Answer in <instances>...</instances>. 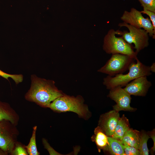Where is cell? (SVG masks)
Returning <instances> with one entry per match:
<instances>
[{
	"label": "cell",
	"instance_id": "cell-1",
	"mask_svg": "<svg viewBox=\"0 0 155 155\" xmlns=\"http://www.w3.org/2000/svg\"><path fill=\"white\" fill-rule=\"evenodd\" d=\"M30 87L25 95V99L43 108H49L51 102L65 94L59 90L53 80L31 76Z\"/></svg>",
	"mask_w": 155,
	"mask_h": 155
},
{
	"label": "cell",
	"instance_id": "cell-2",
	"mask_svg": "<svg viewBox=\"0 0 155 155\" xmlns=\"http://www.w3.org/2000/svg\"><path fill=\"white\" fill-rule=\"evenodd\" d=\"M136 62H133L130 65L129 72L126 74H119L114 76L107 75L103 79V84L108 89L115 87L125 86L133 80L142 76H149L152 74L150 66L142 63L138 59Z\"/></svg>",
	"mask_w": 155,
	"mask_h": 155
},
{
	"label": "cell",
	"instance_id": "cell-3",
	"mask_svg": "<svg viewBox=\"0 0 155 155\" xmlns=\"http://www.w3.org/2000/svg\"><path fill=\"white\" fill-rule=\"evenodd\" d=\"M84 100L81 96L75 97L64 94L53 100L49 108L56 112H73L80 117L87 119L89 111L87 105L84 103Z\"/></svg>",
	"mask_w": 155,
	"mask_h": 155
},
{
	"label": "cell",
	"instance_id": "cell-4",
	"mask_svg": "<svg viewBox=\"0 0 155 155\" xmlns=\"http://www.w3.org/2000/svg\"><path fill=\"white\" fill-rule=\"evenodd\" d=\"M118 30L110 29L104 37L103 49L108 54H121L127 55L136 59L137 53L134 50V48L126 42L122 37H116L118 34Z\"/></svg>",
	"mask_w": 155,
	"mask_h": 155
},
{
	"label": "cell",
	"instance_id": "cell-5",
	"mask_svg": "<svg viewBox=\"0 0 155 155\" xmlns=\"http://www.w3.org/2000/svg\"><path fill=\"white\" fill-rule=\"evenodd\" d=\"M118 26L120 27H125L128 29L129 32L119 30L118 34L122 35V38L128 43L134 44L133 48L137 53L148 46L149 34L144 29L134 27L124 22L119 24Z\"/></svg>",
	"mask_w": 155,
	"mask_h": 155
},
{
	"label": "cell",
	"instance_id": "cell-6",
	"mask_svg": "<svg viewBox=\"0 0 155 155\" xmlns=\"http://www.w3.org/2000/svg\"><path fill=\"white\" fill-rule=\"evenodd\" d=\"M136 60L129 56L121 54H112L105 64L98 71L111 76L123 73L128 69L131 64Z\"/></svg>",
	"mask_w": 155,
	"mask_h": 155
},
{
	"label": "cell",
	"instance_id": "cell-7",
	"mask_svg": "<svg viewBox=\"0 0 155 155\" xmlns=\"http://www.w3.org/2000/svg\"><path fill=\"white\" fill-rule=\"evenodd\" d=\"M19 134L16 125L10 121H0V149L7 155L12 151Z\"/></svg>",
	"mask_w": 155,
	"mask_h": 155
},
{
	"label": "cell",
	"instance_id": "cell-8",
	"mask_svg": "<svg viewBox=\"0 0 155 155\" xmlns=\"http://www.w3.org/2000/svg\"><path fill=\"white\" fill-rule=\"evenodd\" d=\"M142 13L140 11L132 8L129 11H124L121 19L123 22L134 27L143 28L148 32L150 36L155 39V32L150 18H145Z\"/></svg>",
	"mask_w": 155,
	"mask_h": 155
},
{
	"label": "cell",
	"instance_id": "cell-9",
	"mask_svg": "<svg viewBox=\"0 0 155 155\" xmlns=\"http://www.w3.org/2000/svg\"><path fill=\"white\" fill-rule=\"evenodd\" d=\"M110 90L108 96L116 103L113 106L114 110L119 112L122 110L132 111L134 110L130 105L131 95L122 87L117 86Z\"/></svg>",
	"mask_w": 155,
	"mask_h": 155
},
{
	"label": "cell",
	"instance_id": "cell-10",
	"mask_svg": "<svg viewBox=\"0 0 155 155\" xmlns=\"http://www.w3.org/2000/svg\"><path fill=\"white\" fill-rule=\"evenodd\" d=\"M152 84L148 81L147 76L137 78L127 84L124 90L130 95L145 96Z\"/></svg>",
	"mask_w": 155,
	"mask_h": 155
},
{
	"label": "cell",
	"instance_id": "cell-11",
	"mask_svg": "<svg viewBox=\"0 0 155 155\" xmlns=\"http://www.w3.org/2000/svg\"><path fill=\"white\" fill-rule=\"evenodd\" d=\"M120 118L119 115L115 110L102 115L99 121V126L108 136L111 137L114 132Z\"/></svg>",
	"mask_w": 155,
	"mask_h": 155
},
{
	"label": "cell",
	"instance_id": "cell-12",
	"mask_svg": "<svg viewBox=\"0 0 155 155\" xmlns=\"http://www.w3.org/2000/svg\"><path fill=\"white\" fill-rule=\"evenodd\" d=\"M19 119L18 114L8 103L0 101V121L8 120L17 126Z\"/></svg>",
	"mask_w": 155,
	"mask_h": 155
},
{
	"label": "cell",
	"instance_id": "cell-13",
	"mask_svg": "<svg viewBox=\"0 0 155 155\" xmlns=\"http://www.w3.org/2000/svg\"><path fill=\"white\" fill-rule=\"evenodd\" d=\"M140 133L138 131L129 129L121 140L123 145H127L138 149Z\"/></svg>",
	"mask_w": 155,
	"mask_h": 155
},
{
	"label": "cell",
	"instance_id": "cell-14",
	"mask_svg": "<svg viewBox=\"0 0 155 155\" xmlns=\"http://www.w3.org/2000/svg\"><path fill=\"white\" fill-rule=\"evenodd\" d=\"M130 129L128 119L123 115L120 117L115 127L112 137L121 140L126 132Z\"/></svg>",
	"mask_w": 155,
	"mask_h": 155
},
{
	"label": "cell",
	"instance_id": "cell-15",
	"mask_svg": "<svg viewBox=\"0 0 155 155\" xmlns=\"http://www.w3.org/2000/svg\"><path fill=\"white\" fill-rule=\"evenodd\" d=\"M91 139L95 142L99 149L106 150L108 144V136L99 126L95 129L94 135Z\"/></svg>",
	"mask_w": 155,
	"mask_h": 155
},
{
	"label": "cell",
	"instance_id": "cell-16",
	"mask_svg": "<svg viewBox=\"0 0 155 155\" xmlns=\"http://www.w3.org/2000/svg\"><path fill=\"white\" fill-rule=\"evenodd\" d=\"M108 144L106 150L112 155H125L123 145L120 140L110 136H108Z\"/></svg>",
	"mask_w": 155,
	"mask_h": 155
},
{
	"label": "cell",
	"instance_id": "cell-17",
	"mask_svg": "<svg viewBox=\"0 0 155 155\" xmlns=\"http://www.w3.org/2000/svg\"><path fill=\"white\" fill-rule=\"evenodd\" d=\"M37 126H35L33 128L32 134L29 142L26 146L27 152L29 155H39L40 153L38 152L36 146V132Z\"/></svg>",
	"mask_w": 155,
	"mask_h": 155
},
{
	"label": "cell",
	"instance_id": "cell-18",
	"mask_svg": "<svg viewBox=\"0 0 155 155\" xmlns=\"http://www.w3.org/2000/svg\"><path fill=\"white\" fill-rule=\"evenodd\" d=\"M150 137L147 133L142 132L140 134L138 150L140 155H148L149 152L147 142Z\"/></svg>",
	"mask_w": 155,
	"mask_h": 155
},
{
	"label": "cell",
	"instance_id": "cell-19",
	"mask_svg": "<svg viewBox=\"0 0 155 155\" xmlns=\"http://www.w3.org/2000/svg\"><path fill=\"white\" fill-rule=\"evenodd\" d=\"M12 155H27L28 154L26 146L17 141L10 154Z\"/></svg>",
	"mask_w": 155,
	"mask_h": 155
},
{
	"label": "cell",
	"instance_id": "cell-20",
	"mask_svg": "<svg viewBox=\"0 0 155 155\" xmlns=\"http://www.w3.org/2000/svg\"><path fill=\"white\" fill-rule=\"evenodd\" d=\"M0 76L8 80L9 78L13 80L16 84L22 82L23 79V76L21 74H11L5 73L0 69Z\"/></svg>",
	"mask_w": 155,
	"mask_h": 155
},
{
	"label": "cell",
	"instance_id": "cell-21",
	"mask_svg": "<svg viewBox=\"0 0 155 155\" xmlns=\"http://www.w3.org/2000/svg\"><path fill=\"white\" fill-rule=\"evenodd\" d=\"M143 9L155 13V0H138Z\"/></svg>",
	"mask_w": 155,
	"mask_h": 155
},
{
	"label": "cell",
	"instance_id": "cell-22",
	"mask_svg": "<svg viewBox=\"0 0 155 155\" xmlns=\"http://www.w3.org/2000/svg\"><path fill=\"white\" fill-rule=\"evenodd\" d=\"M123 148L125 155H140L139 150L134 147L127 145H123Z\"/></svg>",
	"mask_w": 155,
	"mask_h": 155
},
{
	"label": "cell",
	"instance_id": "cell-23",
	"mask_svg": "<svg viewBox=\"0 0 155 155\" xmlns=\"http://www.w3.org/2000/svg\"><path fill=\"white\" fill-rule=\"evenodd\" d=\"M142 13L145 14L148 16L152 22L154 32H155V13L147 10L143 9V10L140 11Z\"/></svg>",
	"mask_w": 155,
	"mask_h": 155
},
{
	"label": "cell",
	"instance_id": "cell-24",
	"mask_svg": "<svg viewBox=\"0 0 155 155\" xmlns=\"http://www.w3.org/2000/svg\"><path fill=\"white\" fill-rule=\"evenodd\" d=\"M42 141L44 147L49 152L50 154H57V153L51 147L45 139H43Z\"/></svg>",
	"mask_w": 155,
	"mask_h": 155
},
{
	"label": "cell",
	"instance_id": "cell-25",
	"mask_svg": "<svg viewBox=\"0 0 155 155\" xmlns=\"http://www.w3.org/2000/svg\"><path fill=\"white\" fill-rule=\"evenodd\" d=\"M150 136V137L152 139L154 143V145L153 147L152 148L151 152L152 153H154L155 150V130H153L152 131L150 132V133L148 135Z\"/></svg>",
	"mask_w": 155,
	"mask_h": 155
},
{
	"label": "cell",
	"instance_id": "cell-26",
	"mask_svg": "<svg viewBox=\"0 0 155 155\" xmlns=\"http://www.w3.org/2000/svg\"><path fill=\"white\" fill-rule=\"evenodd\" d=\"M150 68L151 71L155 73V63H153L150 66Z\"/></svg>",
	"mask_w": 155,
	"mask_h": 155
},
{
	"label": "cell",
	"instance_id": "cell-27",
	"mask_svg": "<svg viewBox=\"0 0 155 155\" xmlns=\"http://www.w3.org/2000/svg\"><path fill=\"white\" fill-rule=\"evenodd\" d=\"M7 155L2 150L0 149V155Z\"/></svg>",
	"mask_w": 155,
	"mask_h": 155
}]
</instances>
